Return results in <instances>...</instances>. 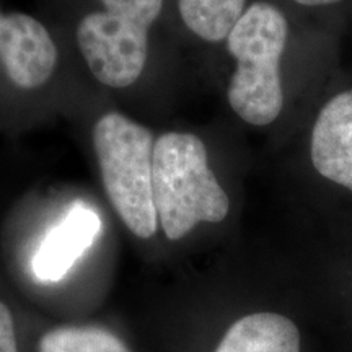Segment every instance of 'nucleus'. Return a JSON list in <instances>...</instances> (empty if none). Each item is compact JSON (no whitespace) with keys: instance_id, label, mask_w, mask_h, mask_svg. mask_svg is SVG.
Wrapping results in <instances>:
<instances>
[{"instance_id":"obj_1","label":"nucleus","mask_w":352,"mask_h":352,"mask_svg":"<svg viewBox=\"0 0 352 352\" xmlns=\"http://www.w3.org/2000/svg\"><path fill=\"white\" fill-rule=\"evenodd\" d=\"M152 165L153 202L166 239L182 240L197 223L227 217L230 201L197 135L166 132L153 145Z\"/></svg>"},{"instance_id":"obj_2","label":"nucleus","mask_w":352,"mask_h":352,"mask_svg":"<svg viewBox=\"0 0 352 352\" xmlns=\"http://www.w3.org/2000/svg\"><path fill=\"white\" fill-rule=\"evenodd\" d=\"M287 43V21L274 6L253 3L227 36L236 70L228 85V103L241 120L267 126L283 111L280 56Z\"/></svg>"},{"instance_id":"obj_3","label":"nucleus","mask_w":352,"mask_h":352,"mask_svg":"<svg viewBox=\"0 0 352 352\" xmlns=\"http://www.w3.org/2000/svg\"><path fill=\"white\" fill-rule=\"evenodd\" d=\"M152 132L121 113H107L94 129L104 191L124 226L139 239H152L158 217L153 202Z\"/></svg>"},{"instance_id":"obj_4","label":"nucleus","mask_w":352,"mask_h":352,"mask_svg":"<svg viewBox=\"0 0 352 352\" xmlns=\"http://www.w3.org/2000/svg\"><path fill=\"white\" fill-rule=\"evenodd\" d=\"M104 12L88 13L77 28V43L88 69L107 87H129L147 64L148 28L164 0H101Z\"/></svg>"},{"instance_id":"obj_5","label":"nucleus","mask_w":352,"mask_h":352,"mask_svg":"<svg viewBox=\"0 0 352 352\" xmlns=\"http://www.w3.org/2000/svg\"><path fill=\"white\" fill-rule=\"evenodd\" d=\"M57 50L41 21L25 13L0 12V64L16 87L33 90L50 80Z\"/></svg>"},{"instance_id":"obj_6","label":"nucleus","mask_w":352,"mask_h":352,"mask_svg":"<svg viewBox=\"0 0 352 352\" xmlns=\"http://www.w3.org/2000/svg\"><path fill=\"white\" fill-rule=\"evenodd\" d=\"M311 162L321 176L352 191V90L321 109L311 132Z\"/></svg>"},{"instance_id":"obj_7","label":"nucleus","mask_w":352,"mask_h":352,"mask_svg":"<svg viewBox=\"0 0 352 352\" xmlns=\"http://www.w3.org/2000/svg\"><path fill=\"white\" fill-rule=\"evenodd\" d=\"M101 232L95 210L77 206L47 233L33 259L34 276L43 283H57L94 245Z\"/></svg>"},{"instance_id":"obj_8","label":"nucleus","mask_w":352,"mask_h":352,"mask_svg":"<svg viewBox=\"0 0 352 352\" xmlns=\"http://www.w3.org/2000/svg\"><path fill=\"white\" fill-rule=\"evenodd\" d=\"M215 352H300V334L285 316L261 311L235 321Z\"/></svg>"},{"instance_id":"obj_9","label":"nucleus","mask_w":352,"mask_h":352,"mask_svg":"<svg viewBox=\"0 0 352 352\" xmlns=\"http://www.w3.org/2000/svg\"><path fill=\"white\" fill-rule=\"evenodd\" d=\"M178 6L184 25L210 43L226 39L245 13V0H178Z\"/></svg>"},{"instance_id":"obj_10","label":"nucleus","mask_w":352,"mask_h":352,"mask_svg":"<svg viewBox=\"0 0 352 352\" xmlns=\"http://www.w3.org/2000/svg\"><path fill=\"white\" fill-rule=\"evenodd\" d=\"M39 352H132L116 334L96 327H60L39 341Z\"/></svg>"},{"instance_id":"obj_11","label":"nucleus","mask_w":352,"mask_h":352,"mask_svg":"<svg viewBox=\"0 0 352 352\" xmlns=\"http://www.w3.org/2000/svg\"><path fill=\"white\" fill-rule=\"evenodd\" d=\"M0 352H19L13 316L3 302H0Z\"/></svg>"},{"instance_id":"obj_12","label":"nucleus","mask_w":352,"mask_h":352,"mask_svg":"<svg viewBox=\"0 0 352 352\" xmlns=\"http://www.w3.org/2000/svg\"><path fill=\"white\" fill-rule=\"evenodd\" d=\"M294 2L302 3V6L316 7V6H331V3H338L341 2V0H294Z\"/></svg>"}]
</instances>
